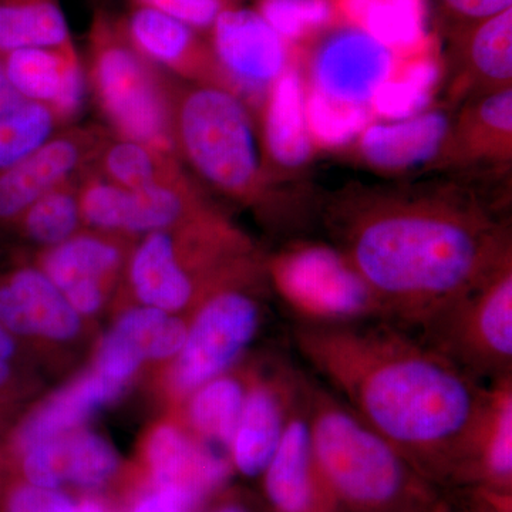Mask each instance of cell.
<instances>
[{"mask_svg": "<svg viewBox=\"0 0 512 512\" xmlns=\"http://www.w3.org/2000/svg\"><path fill=\"white\" fill-rule=\"evenodd\" d=\"M330 244L382 303L420 330L512 259L510 228L467 185L350 184L326 201Z\"/></svg>", "mask_w": 512, "mask_h": 512, "instance_id": "cell-1", "label": "cell"}, {"mask_svg": "<svg viewBox=\"0 0 512 512\" xmlns=\"http://www.w3.org/2000/svg\"><path fill=\"white\" fill-rule=\"evenodd\" d=\"M293 343L330 392L431 483L470 485L487 384L389 320L298 323Z\"/></svg>", "mask_w": 512, "mask_h": 512, "instance_id": "cell-2", "label": "cell"}, {"mask_svg": "<svg viewBox=\"0 0 512 512\" xmlns=\"http://www.w3.org/2000/svg\"><path fill=\"white\" fill-rule=\"evenodd\" d=\"M313 451L342 512H441L436 484L323 384L303 377Z\"/></svg>", "mask_w": 512, "mask_h": 512, "instance_id": "cell-3", "label": "cell"}, {"mask_svg": "<svg viewBox=\"0 0 512 512\" xmlns=\"http://www.w3.org/2000/svg\"><path fill=\"white\" fill-rule=\"evenodd\" d=\"M175 134L188 163L212 187L248 204L269 197L254 124L237 94L211 84L188 90L175 113Z\"/></svg>", "mask_w": 512, "mask_h": 512, "instance_id": "cell-4", "label": "cell"}, {"mask_svg": "<svg viewBox=\"0 0 512 512\" xmlns=\"http://www.w3.org/2000/svg\"><path fill=\"white\" fill-rule=\"evenodd\" d=\"M265 272L299 323L387 320L382 303L335 245L293 242L266 259Z\"/></svg>", "mask_w": 512, "mask_h": 512, "instance_id": "cell-5", "label": "cell"}, {"mask_svg": "<svg viewBox=\"0 0 512 512\" xmlns=\"http://www.w3.org/2000/svg\"><path fill=\"white\" fill-rule=\"evenodd\" d=\"M419 336L480 382L512 376V259Z\"/></svg>", "mask_w": 512, "mask_h": 512, "instance_id": "cell-6", "label": "cell"}, {"mask_svg": "<svg viewBox=\"0 0 512 512\" xmlns=\"http://www.w3.org/2000/svg\"><path fill=\"white\" fill-rule=\"evenodd\" d=\"M254 279L224 286L200 302L175 356V393L190 396L202 384L225 375L254 342L261 329L262 306L245 289Z\"/></svg>", "mask_w": 512, "mask_h": 512, "instance_id": "cell-7", "label": "cell"}, {"mask_svg": "<svg viewBox=\"0 0 512 512\" xmlns=\"http://www.w3.org/2000/svg\"><path fill=\"white\" fill-rule=\"evenodd\" d=\"M93 82L107 117L123 138L167 154L171 121L156 80L133 46L104 29L96 40Z\"/></svg>", "mask_w": 512, "mask_h": 512, "instance_id": "cell-8", "label": "cell"}, {"mask_svg": "<svg viewBox=\"0 0 512 512\" xmlns=\"http://www.w3.org/2000/svg\"><path fill=\"white\" fill-rule=\"evenodd\" d=\"M306 45L298 59L306 89L349 106L370 109L396 60L372 36L338 20Z\"/></svg>", "mask_w": 512, "mask_h": 512, "instance_id": "cell-9", "label": "cell"}, {"mask_svg": "<svg viewBox=\"0 0 512 512\" xmlns=\"http://www.w3.org/2000/svg\"><path fill=\"white\" fill-rule=\"evenodd\" d=\"M79 205L92 227L130 234L183 228L212 214L180 177L140 190L94 180L80 192Z\"/></svg>", "mask_w": 512, "mask_h": 512, "instance_id": "cell-10", "label": "cell"}, {"mask_svg": "<svg viewBox=\"0 0 512 512\" xmlns=\"http://www.w3.org/2000/svg\"><path fill=\"white\" fill-rule=\"evenodd\" d=\"M212 55L228 89L261 106L271 84L295 53L256 10L222 9L212 25Z\"/></svg>", "mask_w": 512, "mask_h": 512, "instance_id": "cell-11", "label": "cell"}, {"mask_svg": "<svg viewBox=\"0 0 512 512\" xmlns=\"http://www.w3.org/2000/svg\"><path fill=\"white\" fill-rule=\"evenodd\" d=\"M303 377L281 443L261 474L266 504L271 512H342L313 451Z\"/></svg>", "mask_w": 512, "mask_h": 512, "instance_id": "cell-12", "label": "cell"}, {"mask_svg": "<svg viewBox=\"0 0 512 512\" xmlns=\"http://www.w3.org/2000/svg\"><path fill=\"white\" fill-rule=\"evenodd\" d=\"M302 373L276 366L269 375L252 376L229 458L242 476L261 477L282 436L301 389Z\"/></svg>", "mask_w": 512, "mask_h": 512, "instance_id": "cell-13", "label": "cell"}, {"mask_svg": "<svg viewBox=\"0 0 512 512\" xmlns=\"http://www.w3.org/2000/svg\"><path fill=\"white\" fill-rule=\"evenodd\" d=\"M146 456L157 493L184 510L215 493L231 467L227 458L171 424L151 433Z\"/></svg>", "mask_w": 512, "mask_h": 512, "instance_id": "cell-14", "label": "cell"}, {"mask_svg": "<svg viewBox=\"0 0 512 512\" xmlns=\"http://www.w3.org/2000/svg\"><path fill=\"white\" fill-rule=\"evenodd\" d=\"M187 330L188 323L174 313L144 305L130 309L101 342L93 370L126 390L144 363L177 356Z\"/></svg>", "mask_w": 512, "mask_h": 512, "instance_id": "cell-15", "label": "cell"}, {"mask_svg": "<svg viewBox=\"0 0 512 512\" xmlns=\"http://www.w3.org/2000/svg\"><path fill=\"white\" fill-rule=\"evenodd\" d=\"M453 114L427 109L409 119L373 121L352 144L355 157L370 170L399 175L416 168H434L450 133Z\"/></svg>", "mask_w": 512, "mask_h": 512, "instance_id": "cell-16", "label": "cell"}, {"mask_svg": "<svg viewBox=\"0 0 512 512\" xmlns=\"http://www.w3.org/2000/svg\"><path fill=\"white\" fill-rule=\"evenodd\" d=\"M0 326L16 339L64 342L76 338L82 316L40 268H20L0 278Z\"/></svg>", "mask_w": 512, "mask_h": 512, "instance_id": "cell-17", "label": "cell"}, {"mask_svg": "<svg viewBox=\"0 0 512 512\" xmlns=\"http://www.w3.org/2000/svg\"><path fill=\"white\" fill-rule=\"evenodd\" d=\"M12 458L25 483L52 490L64 484L100 487L119 467L109 441L83 429L42 441Z\"/></svg>", "mask_w": 512, "mask_h": 512, "instance_id": "cell-18", "label": "cell"}, {"mask_svg": "<svg viewBox=\"0 0 512 512\" xmlns=\"http://www.w3.org/2000/svg\"><path fill=\"white\" fill-rule=\"evenodd\" d=\"M262 109V141L269 174L299 175L316 150L306 120V84L298 57L269 87Z\"/></svg>", "mask_w": 512, "mask_h": 512, "instance_id": "cell-19", "label": "cell"}, {"mask_svg": "<svg viewBox=\"0 0 512 512\" xmlns=\"http://www.w3.org/2000/svg\"><path fill=\"white\" fill-rule=\"evenodd\" d=\"M512 160V87L463 101L434 167L505 165Z\"/></svg>", "mask_w": 512, "mask_h": 512, "instance_id": "cell-20", "label": "cell"}, {"mask_svg": "<svg viewBox=\"0 0 512 512\" xmlns=\"http://www.w3.org/2000/svg\"><path fill=\"white\" fill-rule=\"evenodd\" d=\"M512 87V8L458 28L451 103Z\"/></svg>", "mask_w": 512, "mask_h": 512, "instance_id": "cell-21", "label": "cell"}, {"mask_svg": "<svg viewBox=\"0 0 512 512\" xmlns=\"http://www.w3.org/2000/svg\"><path fill=\"white\" fill-rule=\"evenodd\" d=\"M121 264V251L107 239L82 235L56 245L42 259V271L80 316L100 311Z\"/></svg>", "mask_w": 512, "mask_h": 512, "instance_id": "cell-22", "label": "cell"}, {"mask_svg": "<svg viewBox=\"0 0 512 512\" xmlns=\"http://www.w3.org/2000/svg\"><path fill=\"white\" fill-rule=\"evenodd\" d=\"M123 392L124 389L94 370L74 380L37 406L13 429L6 444L9 457H16L42 441L82 429L97 410L119 399Z\"/></svg>", "mask_w": 512, "mask_h": 512, "instance_id": "cell-23", "label": "cell"}, {"mask_svg": "<svg viewBox=\"0 0 512 512\" xmlns=\"http://www.w3.org/2000/svg\"><path fill=\"white\" fill-rule=\"evenodd\" d=\"M82 160L77 138L57 137L0 171V225L19 222L39 198L62 187Z\"/></svg>", "mask_w": 512, "mask_h": 512, "instance_id": "cell-24", "label": "cell"}, {"mask_svg": "<svg viewBox=\"0 0 512 512\" xmlns=\"http://www.w3.org/2000/svg\"><path fill=\"white\" fill-rule=\"evenodd\" d=\"M128 39L138 55L229 90L212 52L180 20L140 6L128 22Z\"/></svg>", "mask_w": 512, "mask_h": 512, "instance_id": "cell-25", "label": "cell"}, {"mask_svg": "<svg viewBox=\"0 0 512 512\" xmlns=\"http://www.w3.org/2000/svg\"><path fill=\"white\" fill-rule=\"evenodd\" d=\"M333 16L402 57L433 46L427 32V0H329Z\"/></svg>", "mask_w": 512, "mask_h": 512, "instance_id": "cell-26", "label": "cell"}, {"mask_svg": "<svg viewBox=\"0 0 512 512\" xmlns=\"http://www.w3.org/2000/svg\"><path fill=\"white\" fill-rule=\"evenodd\" d=\"M470 487L512 493V376L487 384L471 454Z\"/></svg>", "mask_w": 512, "mask_h": 512, "instance_id": "cell-27", "label": "cell"}, {"mask_svg": "<svg viewBox=\"0 0 512 512\" xmlns=\"http://www.w3.org/2000/svg\"><path fill=\"white\" fill-rule=\"evenodd\" d=\"M443 73L436 43L423 52L396 57L392 73L370 103L373 117L394 121L423 113L439 92Z\"/></svg>", "mask_w": 512, "mask_h": 512, "instance_id": "cell-28", "label": "cell"}, {"mask_svg": "<svg viewBox=\"0 0 512 512\" xmlns=\"http://www.w3.org/2000/svg\"><path fill=\"white\" fill-rule=\"evenodd\" d=\"M249 380L225 373L190 394L187 416L195 437L225 458L224 453L229 456L231 451Z\"/></svg>", "mask_w": 512, "mask_h": 512, "instance_id": "cell-29", "label": "cell"}, {"mask_svg": "<svg viewBox=\"0 0 512 512\" xmlns=\"http://www.w3.org/2000/svg\"><path fill=\"white\" fill-rule=\"evenodd\" d=\"M55 120L49 107L28 99L12 86L0 59V171L49 141Z\"/></svg>", "mask_w": 512, "mask_h": 512, "instance_id": "cell-30", "label": "cell"}, {"mask_svg": "<svg viewBox=\"0 0 512 512\" xmlns=\"http://www.w3.org/2000/svg\"><path fill=\"white\" fill-rule=\"evenodd\" d=\"M32 47L72 49L56 0H0V57Z\"/></svg>", "mask_w": 512, "mask_h": 512, "instance_id": "cell-31", "label": "cell"}, {"mask_svg": "<svg viewBox=\"0 0 512 512\" xmlns=\"http://www.w3.org/2000/svg\"><path fill=\"white\" fill-rule=\"evenodd\" d=\"M0 59L6 77L20 94L52 109L62 89L67 67L76 56L73 49L32 47L15 50Z\"/></svg>", "mask_w": 512, "mask_h": 512, "instance_id": "cell-32", "label": "cell"}, {"mask_svg": "<svg viewBox=\"0 0 512 512\" xmlns=\"http://www.w3.org/2000/svg\"><path fill=\"white\" fill-rule=\"evenodd\" d=\"M306 120L316 151H335L352 146L359 134L376 121L367 107L338 103L308 89Z\"/></svg>", "mask_w": 512, "mask_h": 512, "instance_id": "cell-33", "label": "cell"}, {"mask_svg": "<svg viewBox=\"0 0 512 512\" xmlns=\"http://www.w3.org/2000/svg\"><path fill=\"white\" fill-rule=\"evenodd\" d=\"M80 218L79 197L62 185L39 198L19 222L32 241L53 248L73 237Z\"/></svg>", "mask_w": 512, "mask_h": 512, "instance_id": "cell-34", "label": "cell"}, {"mask_svg": "<svg viewBox=\"0 0 512 512\" xmlns=\"http://www.w3.org/2000/svg\"><path fill=\"white\" fill-rule=\"evenodd\" d=\"M103 164L109 181L127 190H140L178 177L173 168L164 170L163 153L127 138L107 148Z\"/></svg>", "mask_w": 512, "mask_h": 512, "instance_id": "cell-35", "label": "cell"}, {"mask_svg": "<svg viewBox=\"0 0 512 512\" xmlns=\"http://www.w3.org/2000/svg\"><path fill=\"white\" fill-rule=\"evenodd\" d=\"M256 12L289 45H306L335 22L329 0H261Z\"/></svg>", "mask_w": 512, "mask_h": 512, "instance_id": "cell-36", "label": "cell"}, {"mask_svg": "<svg viewBox=\"0 0 512 512\" xmlns=\"http://www.w3.org/2000/svg\"><path fill=\"white\" fill-rule=\"evenodd\" d=\"M2 512H82L66 495L29 483L10 484L3 495Z\"/></svg>", "mask_w": 512, "mask_h": 512, "instance_id": "cell-37", "label": "cell"}, {"mask_svg": "<svg viewBox=\"0 0 512 512\" xmlns=\"http://www.w3.org/2000/svg\"><path fill=\"white\" fill-rule=\"evenodd\" d=\"M144 8L158 10L192 29L212 28L224 9L222 0H137Z\"/></svg>", "mask_w": 512, "mask_h": 512, "instance_id": "cell-38", "label": "cell"}, {"mask_svg": "<svg viewBox=\"0 0 512 512\" xmlns=\"http://www.w3.org/2000/svg\"><path fill=\"white\" fill-rule=\"evenodd\" d=\"M451 18L461 23L458 28L473 25L512 8V0H441Z\"/></svg>", "mask_w": 512, "mask_h": 512, "instance_id": "cell-39", "label": "cell"}, {"mask_svg": "<svg viewBox=\"0 0 512 512\" xmlns=\"http://www.w3.org/2000/svg\"><path fill=\"white\" fill-rule=\"evenodd\" d=\"M84 99V74L77 59H73L64 74L62 89L52 110L56 117H72L79 113Z\"/></svg>", "mask_w": 512, "mask_h": 512, "instance_id": "cell-40", "label": "cell"}, {"mask_svg": "<svg viewBox=\"0 0 512 512\" xmlns=\"http://www.w3.org/2000/svg\"><path fill=\"white\" fill-rule=\"evenodd\" d=\"M19 339L0 326V403L12 389L18 373Z\"/></svg>", "mask_w": 512, "mask_h": 512, "instance_id": "cell-41", "label": "cell"}, {"mask_svg": "<svg viewBox=\"0 0 512 512\" xmlns=\"http://www.w3.org/2000/svg\"><path fill=\"white\" fill-rule=\"evenodd\" d=\"M474 495L471 497V507L468 512H512V493L487 490V488L471 487ZM448 510V507H447ZM448 512H451L448 510Z\"/></svg>", "mask_w": 512, "mask_h": 512, "instance_id": "cell-42", "label": "cell"}, {"mask_svg": "<svg viewBox=\"0 0 512 512\" xmlns=\"http://www.w3.org/2000/svg\"><path fill=\"white\" fill-rule=\"evenodd\" d=\"M184 508H181L180 505L171 501L170 498L165 497V495L156 493L148 495V497L143 498L140 503L137 504V507L134 508V512H184Z\"/></svg>", "mask_w": 512, "mask_h": 512, "instance_id": "cell-43", "label": "cell"}, {"mask_svg": "<svg viewBox=\"0 0 512 512\" xmlns=\"http://www.w3.org/2000/svg\"><path fill=\"white\" fill-rule=\"evenodd\" d=\"M210 512H252L244 504L238 503V501H225L217 507L212 508Z\"/></svg>", "mask_w": 512, "mask_h": 512, "instance_id": "cell-44", "label": "cell"}, {"mask_svg": "<svg viewBox=\"0 0 512 512\" xmlns=\"http://www.w3.org/2000/svg\"><path fill=\"white\" fill-rule=\"evenodd\" d=\"M79 507L82 512H109L103 504L96 500H84Z\"/></svg>", "mask_w": 512, "mask_h": 512, "instance_id": "cell-45", "label": "cell"}, {"mask_svg": "<svg viewBox=\"0 0 512 512\" xmlns=\"http://www.w3.org/2000/svg\"><path fill=\"white\" fill-rule=\"evenodd\" d=\"M441 512H448V511H447V507H444V510H443V511H441Z\"/></svg>", "mask_w": 512, "mask_h": 512, "instance_id": "cell-46", "label": "cell"}]
</instances>
